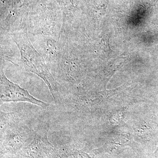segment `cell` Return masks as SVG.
<instances>
[{"mask_svg":"<svg viewBox=\"0 0 158 158\" xmlns=\"http://www.w3.org/2000/svg\"><path fill=\"white\" fill-rule=\"evenodd\" d=\"M11 36L19 49L21 62L23 67L43 80L47 85L52 96L56 100L55 80L42 56L31 44L26 30L15 32Z\"/></svg>","mask_w":158,"mask_h":158,"instance_id":"1","label":"cell"},{"mask_svg":"<svg viewBox=\"0 0 158 158\" xmlns=\"http://www.w3.org/2000/svg\"><path fill=\"white\" fill-rule=\"evenodd\" d=\"M1 100L2 102H25L45 108L48 104L35 98L27 90L7 78L3 69L1 71Z\"/></svg>","mask_w":158,"mask_h":158,"instance_id":"2","label":"cell"}]
</instances>
